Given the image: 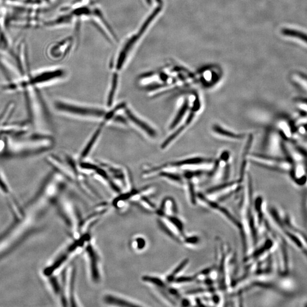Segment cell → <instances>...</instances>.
I'll use <instances>...</instances> for the list:
<instances>
[{"label": "cell", "mask_w": 307, "mask_h": 307, "mask_svg": "<svg viewBox=\"0 0 307 307\" xmlns=\"http://www.w3.org/2000/svg\"><path fill=\"white\" fill-rule=\"evenodd\" d=\"M62 12V15L55 19L44 22V26L50 28L89 21L97 27L110 43L117 41L114 32L93 0H74L71 4L63 8Z\"/></svg>", "instance_id": "6da1fadb"}, {"label": "cell", "mask_w": 307, "mask_h": 307, "mask_svg": "<svg viewBox=\"0 0 307 307\" xmlns=\"http://www.w3.org/2000/svg\"><path fill=\"white\" fill-rule=\"evenodd\" d=\"M161 8V6H160L154 9L150 15L142 22L137 31L128 37L121 46L118 52L115 56L114 65L116 70L119 71L122 70L128 59L131 57L134 50L136 49L143 36L145 35L148 28L150 27L157 16L160 13Z\"/></svg>", "instance_id": "7a4b0ae2"}, {"label": "cell", "mask_w": 307, "mask_h": 307, "mask_svg": "<svg viewBox=\"0 0 307 307\" xmlns=\"http://www.w3.org/2000/svg\"><path fill=\"white\" fill-rule=\"evenodd\" d=\"M76 267L75 264H70L65 267L61 281L64 306H78V300L75 291Z\"/></svg>", "instance_id": "3957f363"}, {"label": "cell", "mask_w": 307, "mask_h": 307, "mask_svg": "<svg viewBox=\"0 0 307 307\" xmlns=\"http://www.w3.org/2000/svg\"><path fill=\"white\" fill-rule=\"evenodd\" d=\"M83 252H85L90 280L93 283L98 285L102 281L101 259L92 239L87 244Z\"/></svg>", "instance_id": "277c9868"}, {"label": "cell", "mask_w": 307, "mask_h": 307, "mask_svg": "<svg viewBox=\"0 0 307 307\" xmlns=\"http://www.w3.org/2000/svg\"><path fill=\"white\" fill-rule=\"evenodd\" d=\"M198 199L201 201L203 204H206L209 208L219 214L225 220H228L230 224H232L236 229H239L242 234V233H243V226H242L241 221L237 220L226 208L222 206L219 203L209 199L202 194H198Z\"/></svg>", "instance_id": "5b68a950"}, {"label": "cell", "mask_w": 307, "mask_h": 307, "mask_svg": "<svg viewBox=\"0 0 307 307\" xmlns=\"http://www.w3.org/2000/svg\"><path fill=\"white\" fill-rule=\"evenodd\" d=\"M73 43V38L68 36L50 45L47 50L48 57L53 60L63 59L70 52Z\"/></svg>", "instance_id": "8992f818"}, {"label": "cell", "mask_w": 307, "mask_h": 307, "mask_svg": "<svg viewBox=\"0 0 307 307\" xmlns=\"http://www.w3.org/2000/svg\"><path fill=\"white\" fill-rule=\"evenodd\" d=\"M54 106L56 109L59 111H64L69 113L81 115V116H92L94 117H102L104 116V111L95 108H84V107L75 106L67 104L60 101L54 102Z\"/></svg>", "instance_id": "52a82bcc"}, {"label": "cell", "mask_w": 307, "mask_h": 307, "mask_svg": "<svg viewBox=\"0 0 307 307\" xmlns=\"http://www.w3.org/2000/svg\"><path fill=\"white\" fill-rule=\"evenodd\" d=\"M102 301L106 305L114 306H142L140 302L128 298L126 296L114 294V293H106L102 297Z\"/></svg>", "instance_id": "ba28073f"}, {"label": "cell", "mask_w": 307, "mask_h": 307, "mask_svg": "<svg viewBox=\"0 0 307 307\" xmlns=\"http://www.w3.org/2000/svg\"><path fill=\"white\" fill-rule=\"evenodd\" d=\"M178 212L177 206L174 200L169 197L163 200L160 207L157 208L155 213L158 217H164L177 215Z\"/></svg>", "instance_id": "9c48e42d"}, {"label": "cell", "mask_w": 307, "mask_h": 307, "mask_svg": "<svg viewBox=\"0 0 307 307\" xmlns=\"http://www.w3.org/2000/svg\"><path fill=\"white\" fill-rule=\"evenodd\" d=\"M126 114L128 118L138 127L141 128L144 132L146 133L148 136L151 137H155L157 136L156 130L149 126L147 124L143 122L142 120L136 117L131 111L129 109L126 110Z\"/></svg>", "instance_id": "30bf717a"}, {"label": "cell", "mask_w": 307, "mask_h": 307, "mask_svg": "<svg viewBox=\"0 0 307 307\" xmlns=\"http://www.w3.org/2000/svg\"><path fill=\"white\" fill-rule=\"evenodd\" d=\"M292 170H293V175L297 183L300 185L306 183V169L304 162L296 163Z\"/></svg>", "instance_id": "8fae6325"}, {"label": "cell", "mask_w": 307, "mask_h": 307, "mask_svg": "<svg viewBox=\"0 0 307 307\" xmlns=\"http://www.w3.org/2000/svg\"><path fill=\"white\" fill-rule=\"evenodd\" d=\"M287 155L291 158L292 162L295 164L299 162H305V158L303 154L296 148L295 145L291 142H286L284 145Z\"/></svg>", "instance_id": "7c38bea8"}, {"label": "cell", "mask_w": 307, "mask_h": 307, "mask_svg": "<svg viewBox=\"0 0 307 307\" xmlns=\"http://www.w3.org/2000/svg\"><path fill=\"white\" fill-rule=\"evenodd\" d=\"M147 240L145 237L137 235L133 237L129 242V246L134 252L141 253L147 247Z\"/></svg>", "instance_id": "4fadbf2b"}, {"label": "cell", "mask_w": 307, "mask_h": 307, "mask_svg": "<svg viewBox=\"0 0 307 307\" xmlns=\"http://www.w3.org/2000/svg\"><path fill=\"white\" fill-rule=\"evenodd\" d=\"M210 162V160L204 159V158H194L173 163L171 165L173 166V167H191L193 166L203 165L204 164H209V163Z\"/></svg>", "instance_id": "5bb4252c"}, {"label": "cell", "mask_w": 307, "mask_h": 307, "mask_svg": "<svg viewBox=\"0 0 307 307\" xmlns=\"http://www.w3.org/2000/svg\"><path fill=\"white\" fill-rule=\"evenodd\" d=\"M189 262V260L188 259H185L183 261H181V262L179 264L178 266L175 267L174 269V271L166 277V281L170 285L175 278L180 276L181 273H182L185 268L187 267Z\"/></svg>", "instance_id": "9a60e30c"}, {"label": "cell", "mask_w": 307, "mask_h": 307, "mask_svg": "<svg viewBox=\"0 0 307 307\" xmlns=\"http://www.w3.org/2000/svg\"><path fill=\"white\" fill-rule=\"evenodd\" d=\"M284 35L299 40L307 45V34L304 31L294 29H286L282 31Z\"/></svg>", "instance_id": "2e32d148"}, {"label": "cell", "mask_w": 307, "mask_h": 307, "mask_svg": "<svg viewBox=\"0 0 307 307\" xmlns=\"http://www.w3.org/2000/svg\"><path fill=\"white\" fill-rule=\"evenodd\" d=\"M103 125L104 124H102L99 128L97 129L94 135H93L90 141L88 142L87 145L86 146L85 149L83 150L82 153V158H86L88 155V154L90 153L92 147L94 146L97 138H99L100 135L102 127H103Z\"/></svg>", "instance_id": "e0dca14e"}, {"label": "cell", "mask_w": 307, "mask_h": 307, "mask_svg": "<svg viewBox=\"0 0 307 307\" xmlns=\"http://www.w3.org/2000/svg\"><path fill=\"white\" fill-rule=\"evenodd\" d=\"M213 130V131L217 134H218L220 135V136L224 137L235 139H241L242 138H244L243 135L236 134L235 133L230 132L229 130H226V129L220 127L219 125H214Z\"/></svg>", "instance_id": "ac0fdd59"}, {"label": "cell", "mask_w": 307, "mask_h": 307, "mask_svg": "<svg viewBox=\"0 0 307 307\" xmlns=\"http://www.w3.org/2000/svg\"><path fill=\"white\" fill-rule=\"evenodd\" d=\"M188 106V101L187 100H185L182 106L181 107V108L179 110L178 113L176 114L173 123L171 124L170 129H174L179 123L181 119L184 117L186 111L187 110Z\"/></svg>", "instance_id": "d6986e66"}, {"label": "cell", "mask_w": 307, "mask_h": 307, "mask_svg": "<svg viewBox=\"0 0 307 307\" xmlns=\"http://www.w3.org/2000/svg\"><path fill=\"white\" fill-rule=\"evenodd\" d=\"M278 127L284 136L288 139L292 137L293 134L291 125L286 120H281L278 124Z\"/></svg>", "instance_id": "ffe728a7"}, {"label": "cell", "mask_w": 307, "mask_h": 307, "mask_svg": "<svg viewBox=\"0 0 307 307\" xmlns=\"http://www.w3.org/2000/svg\"><path fill=\"white\" fill-rule=\"evenodd\" d=\"M118 73H113L112 81H111V89L108 97V101H107V104H108V106H110L113 103L115 93L118 87Z\"/></svg>", "instance_id": "44dd1931"}, {"label": "cell", "mask_w": 307, "mask_h": 307, "mask_svg": "<svg viewBox=\"0 0 307 307\" xmlns=\"http://www.w3.org/2000/svg\"><path fill=\"white\" fill-rule=\"evenodd\" d=\"M159 176H161V177L165 178L172 181H174L175 183L181 185H183V179L179 175L168 173V172H161V173L159 174Z\"/></svg>", "instance_id": "7402d4cb"}, {"label": "cell", "mask_w": 307, "mask_h": 307, "mask_svg": "<svg viewBox=\"0 0 307 307\" xmlns=\"http://www.w3.org/2000/svg\"><path fill=\"white\" fill-rule=\"evenodd\" d=\"M292 80L297 85L299 86L300 87L307 92V79L304 76H302L299 73L293 74L292 76Z\"/></svg>", "instance_id": "603a6c76"}, {"label": "cell", "mask_w": 307, "mask_h": 307, "mask_svg": "<svg viewBox=\"0 0 307 307\" xmlns=\"http://www.w3.org/2000/svg\"><path fill=\"white\" fill-rule=\"evenodd\" d=\"M199 243V238L197 236H185L182 244L188 246H196Z\"/></svg>", "instance_id": "cb8c5ba5"}, {"label": "cell", "mask_w": 307, "mask_h": 307, "mask_svg": "<svg viewBox=\"0 0 307 307\" xmlns=\"http://www.w3.org/2000/svg\"><path fill=\"white\" fill-rule=\"evenodd\" d=\"M0 190L7 195H11L10 188L7 184L1 170H0Z\"/></svg>", "instance_id": "d4e9b609"}, {"label": "cell", "mask_w": 307, "mask_h": 307, "mask_svg": "<svg viewBox=\"0 0 307 307\" xmlns=\"http://www.w3.org/2000/svg\"><path fill=\"white\" fill-rule=\"evenodd\" d=\"M81 167H82V168L87 170H92L96 171L97 169L96 166L91 164H88V163H82V164H81Z\"/></svg>", "instance_id": "484cf974"}, {"label": "cell", "mask_w": 307, "mask_h": 307, "mask_svg": "<svg viewBox=\"0 0 307 307\" xmlns=\"http://www.w3.org/2000/svg\"><path fill=\"white\" fill-rule=\"evenodd\" d=\"M299 108L305 111H306V112L307 113V104H300L299 105Z\"/></svg>", "instance_id": "4316f807"}, {"label": "cell", "mask_w": 307, "mask_h": 307, "mask_svg": "<svg viewBox=\"0 0 307 307\" xmlns=\"http://www.w3.org/2000/svg\"><path fill=\"white\" fill-rule=\"evenodd\" d=\"M301 146L307 151V141L302 142Z\"/></svg>", "instance_id": "83f0119b"}]
</instances>
